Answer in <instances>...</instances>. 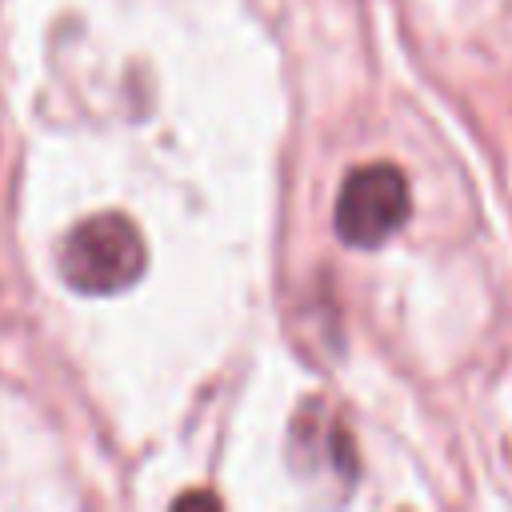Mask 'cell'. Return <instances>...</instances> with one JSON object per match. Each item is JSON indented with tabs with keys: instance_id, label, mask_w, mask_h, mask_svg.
<instances>
[{
	"instance_id": "1",
	"label": "cell",
	"mask_w": 512,
	"mask_h": 512,
	"mask_svg": "<svg viewBox=\"0 0 512 512\" xmlns=\"http://www.w3.org/2000/svg\"><path fill=\"white\" fill-rule=\"evenodd\" d=\"M148 268L140 228L120 212H100L76 224L60 248V276L84 296H112L132 288Z\"/></svg>"
},
{
	"instance_id": "2",
	"label": "cell",
	"mask_w": 512,
	"mask_h": 512,
	"mask_svg": "<svg viewBox=\"0 0 512 512\" xmlns=\"http://www.w3.org/2000/svg\"><path fill=\"white\" fill-rule=\"evenodd\" d=\"M412 212L408 180L392 164H368L344 176L336 196V236L348 248H380Z\"/></svg>"
}]
</instances>
